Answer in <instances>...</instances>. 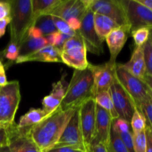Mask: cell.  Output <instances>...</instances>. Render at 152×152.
<instances>
[{
	"label": "cell",
	"mask_w": 152,
	"mask_h": 152,
	"mask_svg": "<svg viewBox=\"0 0 152 152\" xmlns=\"http://www.w3.org/2000/svg\"><path fill=\"white\" fill-rule=\"evenodd\" d=\"M10 42L19 46L32 27L33 14L31 0H10Z\"/></svg>",
	"instance_id": "3"
},
{
	"label": "cell",
	"mask_w": 152,
	"mask_h": 152,
	"mask_svg": "<svg viewBox=\"0 0 152 152\" xmlns=\"http://www.w3.org/2000/svg\"><path fill=\"white\" fill-rule=\"evenodd\" d=\"M87 9L85 0H62L50 15L68 22L71 19H81Z\"/></svg>",
	"instance_id": "15"
},
{
	"label": "cell",
	"mask_w": 152,
	"mask_h": 152,
	"mask_svg": "<svg viewBox=\"0 0 152 152\" xmlns=\"http://www.w3.org/2000/svg\"><path fill=\"white\" fill-rule=\"evenodd\" d=\"M48 116L42 108H31L19 119L18 127L20 129H29L39 123Z\"/></svg>",
	"instance_id": "23"
},
{
	"label": "cell",
	"mask_w": 152,
	"mask_h": 152,
	"mask_svg": "<svg viewBox=\"0 0 152 152\" xmlns=\"http://www.w3.org/2000/svg\"><path fill=\"white\" fill-rule=\"evenodd\" d=\"M137 1L152 11V0H137Z\"/></svg>",
	"instance_id": "47"
},
{
	"label": "cell",
	"mask_w": 152,
	"mask_h": 152,
	"mask_svg": "<svg viewBox=\"0 0 152 152\" xmlns=\"http://www.w3.org/2000/svg\"><path fill=\"white\" fill-rule=\"evenodd\" d=\"M0 152H10V148H9L8 145L0 147Z\"/></svg>",
	"instance_id": "48"
},
{
	"label": "cell",
	"mask_w": 152,
	"mask_h": 152,
	"mask_svg": "<svg viewBox=\"0 0 152 152\" xmlns=\"http://www.w3.org/2000/svg\"><path fill=\"white\" fill-rule=\"evenodd\" d=\"M109 145L114 152H129L120 135L111 128Z\"/></svg>",
	"instance_id": "31"
},
{
	"label": "cell",
	"mask_w": 152,
	"mask_h": 152,
	"mask_svg": "<svg viewBox=\"0 0 152 152\" xmlns=\"http://www.w3.org/2000/svg\"><path fill=\"white\" fill-rule=\"evenodd\" d=\"M10 16L7 17L6 19H1L0 20V38L4 35L6 32V28H7V25L10 24Z\"/></svg>",
	"instance_id": "45"
},
{
	"label": "cell",
	"mask_w": 152,
	"mask_h": 152,
	"mask_svg": "<svg viewBox=\"0 0 152 152\" xmlns=\"http://www.w3.org/2000/svg\"><path fill=\"white\" fill-rule=\"evenodd\" d=\"M112 128L117 134L132 132L130 123L119 117L112 120Z\"/></svg>",
	"instance_id": "36"
},
{
	"label": "cell",
	"mask_w": 152,
	"mask_h": 152,
	"mask_svg": "<svg viewBox=\"0 0 152 152\" xmlns=\"http://www.w3.org/2000/svg\"><path fill=\"white\" fill-rule=\"evenodd\" d=\"M141 111L146 120L147 126L152 129V99H146L137 108Z\"/></svg>",
	"instance_id": "34"
},
{
	"label": "cell",
	"mask_w": 152,
	"mask_h": 152,
	"mask_svg": "<svg viewBox=\"0 0 152 152\" xmlns=\"http://www.w3.org/2000/svg\"><path fill=\"white\" fill-rule=\"evenodd\" d=\"M52 18H53L55 27H56L58 32L62 33L63 34H66V35H69L71 37H73V36L75 35L77 32L72 31L70 28L69 25H68V22L66 21L63 20V19L58 17V16H52Z\"/></svg>",
	"instance_id": "35"
},
{
	"label": "cell",
	"mask_w": 152,
	"mask_h": 152,
	"mask_svg": "<svg viewBox=\"0 0 152 152\" xmlns=\"http://www.w3.org/2000/svg\"><path fill=\"white\" fill-rule=\"evenodd\" d=\"M8 145V134L6 127L0 126V147Z\"/></svg>",
	"instance_id": "40"
},
{
	"label": "cell",
	"mask_w": 152,
	"mask_h": 152,
	"mask_svg": "<svg viewBox=\"0 0 152 152\" xmlns=\"http://www.w3.org/2000/svg\"><path fill=\"white\" fill-rule=\"evenodd\" d=\"M28 62H62L61 50L54 46L46 45L37 51L25 56H19L16 64Z\"/></svg>",
	"instance_id": "18"
},
{
	"label": "cell",
	"mask_w": 152,
	"mask_h": 152,
	"mask_svg": "<svg viewBox=\"0 0 152 152\" xmlns=\"http://www.w3.org/2000/svg\"><path fill=\"white\" fill-rule=\"evenodd\" d=\"M94 99L96 105L105 110L111 115L113 120L118 118V114H117V111L114 108L109 91H103L98 92L94 96Z\"/></svg>",
	"instance_id": "25"
},
{
	"label": "cell",
	"mask_w": 152,
	"mask_h": 152,
	"mask_svg": "<svg viewBox=\"0 0 152 152\" xmlns=\"http://www.w3.org/2000/svg\"><path fill=\"white\" fill-rule=\"evenodd\" d=\"M46 45H48V42L44 37L36 36L28 32L26 37L19 46V56L31 54Z\"/></svg>",
	"instance_id": "21"
},
{
	"label": "cell",
	"mask_w": 152,
	"mask_h": 152,
	"mask_svg": "<svg viewBox=\"0 0 152 152\" xmlns=\"http://www.w3.org/2000/svg\"><path fill=\"white\" fill-rule=\"evenodd\" d=\"M10 152H43L34 142L29 129H20L16 123L6 126Z\"/></svg>",
	"instance_id": "9"
},
{
	"label": "cell",
	"mask_w": 152,
	"mask_h": 152,
	"mask_svg": "<svg viewBox=\"0 0 152 152\" xmlns=\"http://www.w3.org/2000/svg\"><path fill=\"white\" fill-rule=\"evenodd\" d=\"M96 107L94 98H90L79 107L80 127L87 151L88 147L91 145L94 136Z\"/></svg>",
	"instance_id": "10"
},
{
	"label": "cell",
	"mask_w": 152,
	"mask_h": 152,
	"mask_svg": "<svg viewBox=\"0 0 152 152\" xmlns=\"http://www.w3.org/2000/svg\"><path fill=\"white\" fill-rule=\"evenodd\" d=\"M62 63L74 70H84L88 67L87 50L78 33L68 39L61 49Z\"/></svg>",
	"instance_id": "6"
},
{
	"label": "cell",
	"mask_w": 152,
	"mask_h": 152,
	"mask_svg": "<svg viewBox=\"0 0 152 152\" xmlns=\"http://www.w3.org/2000/svg\"><path fill=\"white\" fill-rule=\"evenodd\" d=\"M125 145L127 148L129 152H134V140H133V133L132 132H125V133L118 134Z\"/></svg>",
	"instance_id": "37"
},
{
	"label": "cell",
	"mask_w": 152,
	"mask_h": 152,
	"mask_svg": "<svg viewBox=\"0 0 152 152\" xmlns=\"http://www.w3.org/2000/svg\"><path fill=\"white\" fill-rule=\"evenodd\" d=\"M135 47H142L150 37V30L147 28H138L131 32Z\"/></svg>",
	"instance_id": "30"
},
{
	"label": "cell",
	"mask_w": 152,
	"mask_h": 152,
	"mask_svg": "<svg viewBox=\"0 0 152 152\" xmlns=\"http://www.w3.org/2000/svg\"><path fill=\"white\" fill-rule=\"evenodd\" d=\"M131 32L138 28H152V11L137 0L124 1Z\"/></svg>",
	"instance_id": "12"
},
{
	"label": "cell",
	"mask_w": 152,
	"mask_h": 152,
	"mask_svg": "<svg viewBox=\"0 0 152 152\" xmlns=\"http://www.w3.org/2000/svg\"><path fill=\"white\" fill-rule=\"evenodd\" d=\"M106 147H107V149H108V152H114V151L112 150V148H111V147L109 146V145H106Z\"/></svg>",
	"instance_id": "50"
},
{
	"label": "cell",
	"mask_w": 152,
	"mask_h": 152,
	"mask_svg": "<svg viewBox=\"0 0 152 152\" xmlns=\"http://www.w3.org/2000/svg\"><path fill=\"white\" fill-rule=\"evenodd\" d=\"M63 80L62 78L59 81L53 83L50 93L42 99V109L47 113L48 115L53 113L60 106L65 97L67 87Z\"/></svg>",
	"instance_id": "19"
},
{
	"label": "cell",
	"mask_w": 152,
	"mask_h": 152,
	"mask_svg": "<svg viewBox=\"0 0 152 152\" xmlns=\"http://www.w3.org/2000/svg\"><path fill=\"white\" fill-rule=\"evenodd\" d=\"M11 6L9 1H0V20L10 16Z\"/></svg>",
	"instance_id": "38"
},
{
	"label": "cell",
	"mask_w": 152,
	"mask_h": 152,
	"mask_svg": "<svg viewBox=\"0 0 152 152\" xmlns=\"http://www.w3.org/2000/svg\"><path fill=\"white\" fill-rule=\"evenodd\" d=\"M116 65L117 62L111 61L98 65L91 64L94 76V98L98 92L109 91L116 79Z\"/></svg>",
	"instance_id": "14"
},
{
	"label": "cell",
	"mask_w": 152,
	"mask_h": 152,
	"mask_svg": "<svg viewBox=\"0 0 152 152\" xmlns=\"http://www.w3.org/2000/svg\"><path fill=\"white\" fill-rule=\"evenodd\" d=\"M109 93L119 118L130 123L136 107L131 96L120 86L117 79L109 88Z\"/></svg>",
	"instance_id": "11"
},
{
	"label": "cell",
	"mask_w": 152,
	"mask_h": 152,
	"mask_svg": "<svg viewBox=\"0 0 152 152\" xmlns=\"http://www.w3.org/2000/svg\"><path fill=\"white\" fill-rule=\"evenodd\" d=\"M149 30H150V37L152 39V28H151V29Z\"/></svg>",
	"instance_id": "51"
},
{
	"label": "cell",
	"mask_w": 152,
	"mask_h": 152,
	"mask_svg": "<svg viewBox=\"0 0 152 152\" xmlns=\"http://www.w3.org/2000/svg\"><path fill=\"white\" fill-rule=\"evenodd\" d=\"M94 22L96 34L102 42L105 41L107 36L111 31L120 27L110 18L98 13H94Z\"/></svg>",
	"instance_id": "22"
},
{
	"label": "cell",
	"mask_w": 152,
	"mask_h": 152,
	"mask_svg": "<svg viewBox=\"0 0 152 152\" xmlns=\"http://www.w3.org/2000/svg\"><path fill=\"white\" fill-rule=\"evenodd\" d=\"M62 0H31L33 24L42 15H50V12L61 2Z\"/></svg>",
	"instance_id": "24"
},
{
	"label": "cell",
	"mask_w": 152,
	"mask_h": 152,
	"mask_svg": "<svg viewBox=\"0 0 152 152\" xmlns=\"http://www.w3.org/2000/svg\"><path fill=\"white\" fill-rule=\"evenodd\" d=\"M143 53L146 73L152 77V39L151 37L143 45Z\"/></svg>",
	"instance_id": "32"
},
{
	"label": "cell",
	"mask_w": 152,
	"mask_h": 152,
	"mask_svg": "<svg viewBox=\"0 0 152 152\" xmlns=\"http://www.w3.org/2000/svg\"><path fill=\"white\" fill-rule=\"evenodd\" d=\"M123 67L134 77L143 80L146 73L145 59H144L143 46L135 47L130 60L123 64Z\"/></svg>",
	"instance_id": "20"
},
{
	"label": "cell",
	"mask_w": 152,
	"mask_h": 152,
	"mask_svg": "<svg viewBox=\"0 0 152 152\" xmlns=\"http://www.w3.org/2000/svg\"><path fill=\"white\" fill-rule=\"evenodd\" d=\"M32 27L37 28L44 37L57 31L52 16L48 14L42 15L37 18Z\"/></svg>",
	"instance_id": "26"
},
{
	"label": "cell",
	"mask_w": 152,
	"mask_h": 152,
	"mask_svg": "<svg viewBox=\"0 0 152 152\" xmlns=\"http://www.w3.org/2000/svg\"><path fill=\"white\" fill-rule=\"evenodd\" d=\"M90 98H94V76L91 64L84 70H74L60 107L76 109Z\"/></svg>",
	"instance_id": "2"
},
{
	"label": "cell",
	"mask_w": 152,
	"mask_h": 152,
	"mask_svg": "<svg viewBox=\"0 0 152 152\" xmlns=\"http://www.w3.org/2000/svg\"><path fill=\"white\" fill-rule=\"evenodd\" d=\"M94 13L90 8L88 7L86 13L83 15L81 21V27L77 31L81 37L87 51L96 55H101L103 53V42L99 39L94 28Z\"/></svg>",
	"instance_id": "8"
},
{
	"label": "cell",
	"mask_w": 152,
	"mask_h": 152,
	"mask_svg": "<svg viewBox=\"0 0 152 152\" xmlns=\"http://www.w3.org/2000/svg\"><path fill=\"white\" fill-rule=\"evenodd\" d=\"M151 130H152V129H151Z\"/></svg>",
	"instance_id": "53"
},
{
	"label": "cell",
	"mask_w": 152,
	"mask_h": 152,
	"mask_svg": "<svg viewBox=\"0 0 152 152\" xmlns=\"http://www.w3.org/2000/svg\"><path fill=\"white\" fill-rule=\"evenodd\" d=\"M132 133H139L144 132L147 127L146 120L143 114L137 108H135L130 122Z\"/></svg>",
	"instance_id": "27"
},
{
	"label": "cell",
	"mask_w": 152,
	"mask_h": 152,
	"mask_svg": "<svg viewBox=\"0 0 152 152\" xmlns=\"http://www.w3.org/2000/svg\"><path fill=\"white\" fill-rule=\"evenodd\" d=\"M4 59V53H3V50L0 51V61H3Z\"/></svg>",
	"instance_id": "49"
},
{
	"label": "cell",
	"mask_w": 152,
	"mask_h": 152,
	"mask_svg": "<svg viewBox=\"0 0 152 152\" xmlns=\"http://www.w3.org/2000/svg\"><path fill=\"white\" fill-rule=\"evenodd\" d=\"M87 152H108L106 145L102 143H93L88 147Z\"/></svg>",
	"instance_id": "41"
},
{
	"label": "cell",
	"mask_w": 152,
	"mask_h": 152,
	"mask_svg": "<svg viewBox=\"0 0 152 152\" xmlns=\"http://www.w3.org/2000/svg\"><path fill=\"white\" fill-rule=\"evenodd\" d=\"M146 136V151L145 152H152V130L148 126L145 129Z\"/></svg>",
	"instance_id": "42"
},
{
	"label": "cell",
	"mask_w": 152,
	"mask_h": 152,
	"mask_svg": "<svg viewBox=\"0 0 152 152\" xmlns=\"http://www.w3.org/2000/svg\"><path fill=\"white\" fill-rule=\"evenodd\" d=\"M67 22H68L70 28H71L72 31L77 32V31H78L80 29V27H81V21H80V19H71Z\"/></svg>",
	"instance_id": "44"
},
{
	"label": "cell",
	"mask_w": 152,
	"mask_h": 152,
	"mask_svg": "<svg viewBox=\"0 0 152 152\" xmlns=\"http://www.w3.org/2000/svg\"><path fill=\"white\" fill-rule=\"evenodd\" d=\"M71 36L66 35V34H63L62 33L56 31V32L53 33L50 35L45 37V38L47 40L48 45L54 46L56 48L61 50L64 45H65V43L66 42L67 40L71 38Z\"/></svg>",
	"instance_id": "29"
},
{
	"label": "cell",
	"mask_w": 152,
	"mask_h": 152,
	"mask_svg": "<svg viewBox=\"0 0 152 152\" xmlns=\"http://www.w3.org/2000/svg\"><path fill=\"white\" fill-rule=\"evenodd\" d=\"M85 2L94 13L110 18L120 27H130L124 0H85Z\"/></svg>",
	"instance_id": "7"
},
{
	"label": "cell",
	"mask_w": 152,
	"mask_h": 152,
	"mask_svg": "<svg viewBox=\"0 0 152 152\" xmlns=\"http://www.w3.org/2000/svg\"><path fill=\"white\" fill-rule=\"evenodd\" d=\"M21 100L20 86L17 80L7 83L0 90V126L15 123L14 119Z\"/></svg>",
	"instance_id": "4"
},
{
	"label": "cell",
	"mask_w": 152,
	"mask_h": 152,
	"mask_svg": "<svg viewBox=\"0 0 152 152\" xmlns=\"http://www.w3.org/2000/svg\"><path fill=\"white\" fill-rule=\"evenodd\" d=\"M129 34H131L130 27H119L107 36L105 42L111 55L109 61L116 62L117 57L124 47Z\"/></svg>",
	"instance_id": "17"
},
{
	"label": "cell",
	"mask_w": 152,
	"mask_h": 152,
	"mask_svg": "<svg viewBox=\"0 0 152 152\" xmlns=\"http://www.w3.org/2000/svg\"><path fill=\"white\" fill-rule=\"evenodd\" d=\"M55 145L72 146L87 151L80 127L79 108L75 109L72 117L65 126L59 141Z\"/></svg>",
	"instance_id": "13"
},
{
	"label": "cell",
	"mask_w": 152,
	"mask_h": 152,
	"mask_svg": "<svg viewBox=\"0 0 152 152\" xmlns=\"http://www.w3.org/2000/svg\"><path fill=\"white\" fill-rule=\"evenodd\" d=\"M1 87H0V90H1Z\"/></svg>",
	"instance_id": "52"
},
{
	"label": "cell",
	"mask_w": 152,
	"mask_h": 152,
	"mask_svg": "<svg viewBox=\"0 0 152 152\" xmlns=\"http://www.w3.org/2000/svg\"><path fill=\"white\" fill-rule=\"evenodd\" d=\"M3 53H4V59L5 58L6 59H7V62L4 65L5 69H7L9 67L16 62V59L19 57V46L14 42L10 41L7 47L3 50Z\"/></svg>",
	"instance_id": "28"
},
{
	"label": "cell",
	"mask_w": 152,
	"mask_h": 152,
	"mask_svg": "<svg viewBox=\"0 0 152 152\" xmlns=\"http://www.w3.org/2000/svg\"><path fill=\"white\" fill-rule=\"evenodd\" d=\"M143 81L145 82V83L147 85V86H148V90H149L150 96H151L152 99V77L150 76L149 74H145V77H144Z\"/></svg>",
	"instance_id": "46"
},
{
	"label": "cell",
	"mask_w": 152,
	"mask_h": 152,
	"mask_svg": "<svg viewBox=\"0 0 152 152\" xmlns=\"http://www.w3.org/2000/svg\"><path fill=\"white\" fill-rule=\"evenodd\" d=\"M134 152H145L146 151V136L145 130L139 133H133Z\"/></svg>",
	"instance_id": "33"
},
{
	"label": "cell",
	"mask_w": 152,
	"mask_h": 152,
	"mask_svg": "<svg viewBox=\"0 0 152 152\" xmlns=\"http://www.w3.org/2000/svg\"><path fill=\"white\" fill-rule=\"evenodd\" d=\"M112 120V117L105 110L96 105L94 136L91 144L102 143L105 145H109Z\"/></svg>",
	"instance_id": "16"
},
{
	"label": "cell",
	"mask_w": 152,
	"mask_h": 152,
	"mask_svg": "<svg viewBox=\"0 0 152 152\" xmlns=\"http://www.w3.org/2000/svg\"><path fill=\"white\" fill-rule=\"evenodd\" d=\"M46 152H87L80 148H75L72 146H67V145H55Z\"/></svg>",
	"instance_id": "39"
},
{
	"label": "cell",
	"mask_w": 152,
	"mask_h": 152,
	"mask_svg": "<svg viewBox=\"0 0 152 152\" xmlns=\"http://www.w3.org/2000/svg\"><path fill=\"white\" fill-rule=\"evenodd\" d=\"M115 74L118 83L131 96L137 108L151 97L148 88L145 82L130 74L123 67V64L117 63Z\"/></svg>",
	"instance_id": "5"
},
{
	"label": "cell",
	"mask_w": 152,
	"mask_h": 152,
	"mask_svg": "<svg viewBox=\"0 0 152 152\" xmlns=\"http://www.w3.org/2000/svg\"><path fill=\"white\" fill-rule=\"evenodd\" d=\"M75 109L63 110L60 106L29 129L34 142L43 152L53 148L59 141Z\"/></svg>",
	"instance_id": "1"
},
{
	"label": "cell",
	"mask_w": 152,
	"mask_h": 152,
	"mask_svg": "<svg viewBox=\"0 0 152 152\" xmlns=\"http://www.w3.org/2000/svg\"><path fill=\"white\" fill-rule=\"evenodd\" d=\"M5 70L6 69L4 68L2 61H0V87L5 86L8 83L7 80V77H6Z\"/></svg>",
	"instance_id": "43"
}]
</instances>
